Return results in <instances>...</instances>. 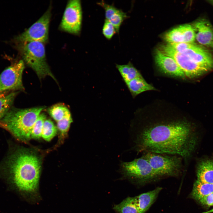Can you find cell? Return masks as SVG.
Instances as JSON below:
<instances>
[{
    "label": "cell",
    "instance_id": "f1b7e54d",
    "mask_svg": "<svg viewBox=\"0 0 213 213\" xmlns=\"http://www.w3.org/2000/svg\"><path fill=\"white\" fill-rule=\"evenodd\" d=\"M97 4L104 9L105 19L107 20H109L119 9L113 5L108 4L103 1L97 3Z\"/></svg>",
    "mask_w": 213,
    "mask_h": 213
},
{
    "label": "cell",
    "instance_id": "7c38bea8",
    "mask_svg": "<svg viewBox=\"0 0 213 213\" xmlns=\"http://www.w3.org/2000/svg\"><path fill=\"white\" fill-rule=\"evenodd\" d=\"M192 27L197 41L202 45L213 48V28L210 23L206 19H201Z\"/></svg>",
    "mask_w": 213,
    "mask_h": 213
},
{
    "label": "cell",
    "instance_id": "2e32d148",
    "mask_svg": "<svg viewBox=\"0 0 213 213\" xmlns=\"http://www.w3.org/2000/svg\"><path fill=\"white\" fill-rule=\"evenodd\" d=\"M125 84L134 97L145 91L156 90L155 88L147 83L143 77L134 79Z\"/></svg>",
    "mask_w": 213,
    "mask_h": 213
},
{
    "label": "cell",
    "instance_id": "1f68e13d",
    "mask_svg": "<svg viewBox=\"0 0 213 213\" xmlns=\"http://www.w3.org/2000/svg\"><path fill=\"white\" fill-rule=\"evenodd\" d=\"M209 3H210L211 4L213 5V0H210L209 1Z\"/></svg>",
    "mask_w": 213,
    "mask_h": 213
},
{
    "label": "cell",
    "instance_id": "603a6c76",
    "mask_svg": "<svg viewBox=\"0 0 213 213\" xmlns=\"http://www.w3.org/2000/svg\"><path fill=\"white\" fill-rule=\"evenodd\" d=\"M46 116L43 113H41L35 122L32 129L31 138L38 139L41 137L43 123Z\"/></svg>",
    "mask_w": 213,
    "mask_h": 213
},
{
    "label": "cell",
    "instance_id": "9a60e30c",
    "mask_svg": "<svg viewBox=\"0 0 213 213\" xmlns=\"http://www.w3.org/2000/svg\"><path fill=\"white\" fill-rule=\"evenodd\" d=\"M162 189L158 187L155 189L135 196L136 203L140 213H144L153 204Z\"/></svg>",
    "mask_w": 213,
    "mask_h": 213
},
{
    "label": "cell",
    "instance_id": "5b68a950",
    "mask_svg": "<svg viewBox=\"0 0 213 213\" xmlns=\"http://www.w3.org/2000/svg\"><path fill=\"white\" fill-rule=\"evenodd\" d=\"M22 52L24 62L39 78L41 79L48 76L57 82L46 62L43 43L38 41L24 43Z\"/></svg>",
    "mask_w": 213,
    "mask_h": 213
},
{
    "label": "cell",
    "instance_id": "484cf974",
    "mask_svg": "<svg viewBox=\"0 0 213 213\" xmlns=\"http://www.w3.org/2000/svg\"><path fill=\"white\" fill-rule=\"evenodd\" d=\"M127 17L128 16L125 12L122 10L119 9L108 20L114 26L117 33H118L121 24Z\"/></svg>",
    "mask_w": 213,
    "mask_h": 213
},
{
    "label": "cell",
    "instance_id": "cb8c5ba5",
    "mask_svg": "<svg viewBox=\"0 0 213 213\" xmlns=\"http://www.w3.org/2000/svg\"><path fill=\"white\" fill-rule=\"evenodd\" d=\"M164 38L169 43L184 42L183 33L179 26L167 33L165 36Z\"/></svg>",
    "mask_w": 213,
    "mask_h": 213
},
{
    "label": "cell",
    "instance_id": "4fadbf2b",
    "mask_svg": "<svg viewBox=\"0 0 213 213\" xmlns=\"http://www.w3.org/2000/svg\"><path fill=\"white\" fill-rule=\"evenodd\" d=\"M196 63L210 70L213 68V57L210 53L198 46L192 44L181 52Z\"/></svg>",
    "mask_w": 213,
    "mask_h": 213
},
{
    "label": "cell",
    "instance_id": "44dd1931",
    "mask_svg": "<svg viewBox=\"0 0 213 213\" xmlns=\"http://www.w3.org/2000/svg\"><path fill=\"white\" fill-rule=\"evenodd\" d=\"M47 111L51 117L57 122L71 113L67 107L62 104L52 106L48 109Z\"/></svg>",
    "mask_w": 213,
    "mask_h": 213
},
{
    "label": "cell",
    "instance_id": "ffe728a7",
    "mask_svg": "<svg viewBox=\"0 0 213 213\" xmlns=\"http://www.w3.org/2000/svg\"><path fill=\"white\" fill-rule=\"evenodd\" d=\"M19 91L11 92L0 97V121L12 107Z\"/></svg>",
    "mask_w": 213,
    "mask_h": 213
},
{
    "label": "cell",
    "instance_id": "7402d4cb",
    "mask_svg": "<svg viewBox=\"0 0 213 213\" xmlns=\"http://www.w3.org/2000/svg\"><path fill=\"white\" fill-rule=\"evenodd\" d=\"M57 128L51 120L46 119L44 121L41 137L47 141L51 140L57 133Z\"/></svg>",
    "mask_w": 213,
    "mask_h": 213
},
{
    "label": "cell",
    "instance_id": "277c9868",
    "mask_svg": "<svg viewBox=\"0 0 213 213\" xmlns=\"http://www.w3.org/2000/svg\"><path fill=\"white\" fill-rule=\"evenodd\" d=\"M142 154V156L147 159L159 178L178 176L182 173L184 161L180 156L151 152Z\"/></svg>",
    "mask_w": 213,
    "mask_h": 213
},
{
    "label": "cell",
    "instance_id": "ba28073f",
    "mask_svg": "<svg viewBox=\"0 0 213 213\" xmlns=\"http://www.w3.org/2000/svg\"><path fill=\"white\" fill-rule=\"evenodd\" d=\"M82 20V11L81 1L71 0L68 2L60 27L63 30L78 35L80 33Z\"/></svg>",
    "mask_w": 213,
    "mask_h": 213
},
{
    "label": "cell",
    "instance_id": "e0dca14e",
    "mask_svg": "<svg viewBox=\"0 0 213 213\" xmlns=\"http://www.w3.org/2000/svg\"><path fill=\"white\" fill-rule=\"evenodd\" d=\"M213 193V184L202 182L196 180L191 194L192 198L198 201L200 198Z\"/></svg>",
    "mask_w": 213,
    "mask_h": 213
},
{
    "label": "cell",
    "instance_id": "3957f363",
    "mask_svg": "<svg viewBox=\"0 0 213 213\" xmlns=\"http://www.w3.org/2000/svg\"><path fill=\"white\" fill-rule=\"evenodd\" d=\"M43 106L20 109L12 107L0 121V124L18 139L23 141L31 138L33 125Z\"/></svg>",
    "mask_w": 213,
    "mask_h": 213
},
{
    "label": "cell",
    "instance_id": "83f0119b",
    "mask_svg": "<svg viewBox=\"0 0 213 213\" xmlns=\"http://www.w3.org/2000/svg\"><path fill=\"white\" fill-rule=\"evenodd\" d=\"M102 33L105 38L110 40L117 32L111 22L105 19L102 28Z\"/></svg>",
    "mask_w": 213,
    "mask_h": 213
},
{
    "label": "cell",
    "instance_id": "8992f818",
    "mask_svg": "<svg viewBox=\"0 0 213 213\" xmlns=\"http://www.w3.org/2000/svg\"><path fill=\"white\" fill-rule=\"evenodd\" d=\"M120 170L123 178L136 183H145L159 178L142 156L130 162H122Z\"/></svg>",
    "mask_w": 213,
    "mask_h": 213
},
{
    "label": "cell",
    "instance_id": "d4e9b609",
    "mask_svg": "<svg viewBox=\"0 0 213 213\" xmlns=\"http://www.w3.org/2000/svg\"><path fill=\"white\" fill-rule=\"evenodd\" d=\"M73 120L71 113L67 115L57 122V128L60 133L61 138L66 135Z\"/></svg>",
    "mask_w": 213,
    "mask_h": 213
},
{
    "label": "cell",
    "instance_id": "6da1fadb",
    "mask_svg": "<svg viewBox=\"0 0 213 213\" xmlns=\"http://www.w3.org/2000/svg\"><path fill=\"white\" fill-rule=\"evenodd\" d=\"M139 121L132 127L135 151L177 155L185 162L192 157L198 142V133L185 117H145Z\"/></svg>",
    "mask_w": 213,
    "mask_h": 213
},
{
    "label": "cell",
    "instance_id": "9c48e42d",
    "mask_svg": "<svg viewBox=\"0 0 213 213\" xmlns=\"http://www.w3.org/2000/svg\"><path fill=\"white\" fill-rule=\"evenodd\" d=\"M160 51L174 59L186 77L191 78H196L210 70L194 62L186 55L177 52L168 44L162 46Z\"/></svg>",
    "mask_w": 213,
    "mask_h": 213
},
{
    "label": "cell",
    "instance_id": "4dcf8cb0",
    "mask_svg": "<svg viewBox=\"0 0 213 213\" xmlns=\"http://www.w3.org/2000/svg\"><path fill=\"white\" fill-rule=\"evenodd\" d=\"M212 212H213V208L208 211L202 213H212Z\"/></svg>",
    "mask_w": 213,
    "mask_h": 213
},
{
    "label": "cell",
    "instance_id": "30bf717a",
    "mask_svg": "<svg viewBox=\"0 0 213 213\" xmlns=\"http://www.w3.org/2000/svg\"><path fill=\"white\" fill-rule=\"evenodd\" d=\"M51 16L49 8L37 21L17 37V40L23 43L32 41L43 43L46 42L48 39Z\"/></svg>",
    "mask_w": 213,
    "mask_h": 213
},
{
    "label": "cell",
    "instance_id": "f546056e",
    "mask_svg": "<svg viewBox=\"0 0 213 213\" xmlns=\"http://www.w3.org/2000/svg\"><path fill=\"white\" fill-rule=\"evenodd\" d=\"M197 201L204 206H213V193L200 198Z\"/></svg>",
    "mask_w": 213,
    "mask_h": 213
},
{
    "label": "cell",
    "instance_id": "8fae6325",
    "mask_svg": "<svg viewBox=\"0 0 213 213\" xmlns=\"http://www.w3.org/2000/svg\"><path fill=\"white\" fill-rule=\"evenodd\" d=\"M155 61L157 66L163 73L181 78H186L184 72L174 59L164 54L160 50L156 51Z\"/></svg>",
    "mask_w": 213,
    "mask_h": 213
},
{
    "label": "cell",
    "instance_id": "ac0fdd59",
    "mask_svg": "<svg viewBox=\"0 0 213 213\" xmlns=\"http://www.w3.org/2000/svg\"><path fill=\"white\" fill-rule=\"evenodd\" d=\"M116 67L125 83L136 78L143 77L130 62L126 64H116Z\"/></svg>",
    "mask_w": 213,
    "mask_h": 213
},
{
    "label": "cell",
    "instance_id": "4316f807",
    "mask_svg": "<svg viewBox=\"0 0 213 213\" xmlns=\"http://www.w3.org/2000/svg\"><path fill=\"white\" fill-rule=\"evenodd\" d=\"M183 33L184 42L192 43L195 39L194 29L190 25L185 24L179 26Z\"/></svg>",
    "mask_w": 213,
    "mask_h": 213
},
{
    "label": "cell",
    "instance_id": "7a4b0ae2",
    "mask_svg": "<svg viewBox=\"0 0 213 213\" xmlns=\"http://www.w3.org/2000/svg\"><path fill=\"white\" fill-rule=\"evenodd\" d=\"M4 168L19 191L31 198L38 196L41 164L36 155L25 149L16 150L9 155Z\"/></svg>",
    "mask_w": 213,
    "mask_h": 213
},
{
    "label": "cell",
    "instance_id": "d6986e66",
    "mask_svg": "<svg viewBox=\"0 0 213 213\" xmlns=\"http://www.w3.org/2000/svg\"><path fill=\"white\" fill-rule=\"evenodd\" d=\"M117 213H140L137 206L135 198L128 197L113 207Z\"/></svg>",
    "mask_w": 213,
    "mask_h": 213
},
{
    "label": "cell",
    "instance_id": "52a82bcc",
    "mask_svg": "<svg viewBox=\"0 0 213 213\" xmlns=\"http://www.w3.org/2000/svg\"><path fill=\"white\" fill-rule=\"evenodd\" d=\"M25 68L22 60L11 64L0 75V97L9 92L24 90L22 74Z\"/></svg>",
    "mask_w": 213,
    "mask_h": 213
},
{
    "label": "cell",
    "instance_id": "5bb4252c",
    "mask_svg": "<svg viewBox=\"0 0 213 213\" xmlns=\"http://www.w3.org/2000/svg\"><path fill=\"white\" fill-rule=\"evenodd\" d=\"M196 174L198 180L213 184V159L206 158L198 161Z\"/></svg>",
    "mask_w": 213,
    "mask_h": 213
}]
</instances>
